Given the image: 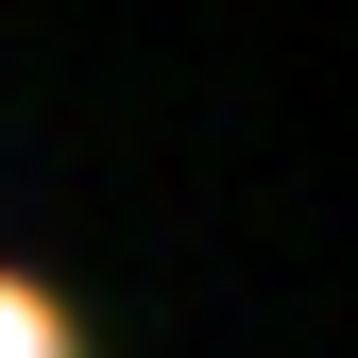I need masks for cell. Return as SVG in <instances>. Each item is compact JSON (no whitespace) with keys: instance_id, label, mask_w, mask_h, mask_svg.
<instances>
[{"instance_id":"1","label":"cell","mask_w":358,"mask_h":358,"mask_svg":"<svg viewBox=\"0 0 358 358\" xmlns=\"http://www.w3.org/2000/svg\"><path fill=\"white\" fill-rule=\"evenodd\" d=\"M0 358H85V324H69L34 273H0Z\"/></svg>"}]
</instances>
